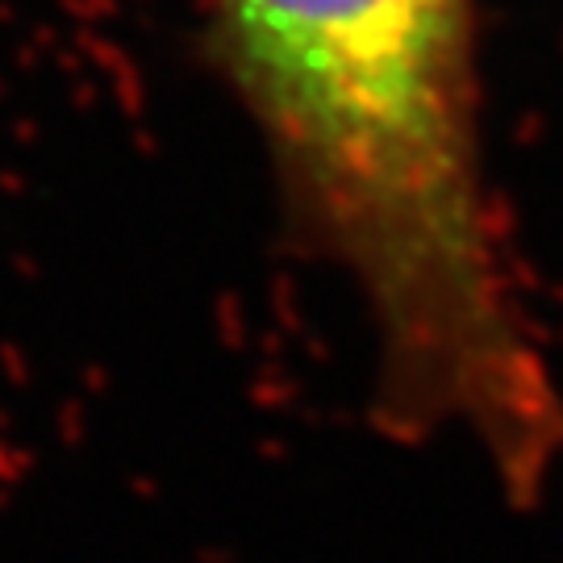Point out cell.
Wrapping results in <instances>:
<instances>
[{
  "mask_svg": "<svg viewBox=\"0 0 563 563\" xmlns=\"http://www.w3.org/2000/svg\"><path fill=\"white\" fill-rule=\"evenodd\" d=\"M476 25V0H213L205 51L360 301L376 418L526 497L563 460V397L484 172Z\"/></svg>",
  "mask_w": 563,
  "mask_h": 563,
  "instance_id": "obj_1",
  "label": "cell"
}]
</instances>
